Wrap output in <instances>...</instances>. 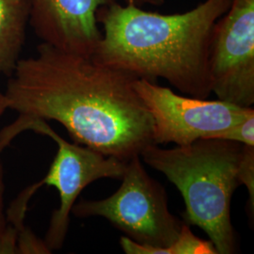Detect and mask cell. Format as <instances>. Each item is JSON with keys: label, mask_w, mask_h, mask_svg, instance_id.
I'll use <instances>...</instances> for the list:
<instances>
[{"label": "cell", "mask_w": 254, "mask_h": 254, "mask_svg": "<svg viewBox=\"0 0 254 254\" xmlns=\"http://www.w3.org/2000/svg\"><path fill=\"white\" fill-rule=\"evenodd\" d=\"M136 77L42 43L19 60L5 94L20 117L53 120L75 143L126 161L153 143V122Z\"/></svg>", "instance_id": "1"}, {"label": "cell", "mask_w": 254, "mask_h": 254, "mask_svg": "<svg viewBox=\"0 0 254 254\" xmlns=\"http://www.w3.org/2000/svg\"><path fill=\"white\" fill-rule=\"evenodd\" d=\"M232 0H204L183 13L162 14L117 0L97 13L102 38L92 60L136 78L164 79L182 94L206 99L214 27Z\"/></svg>", "instance_id": "2"}, {"label": "cell", "mask_w": 254, "mask_h": 254, "mask_svg": "<svg viewBox=\"0 0 254 254\" xmlns=\"http://www.w3.org/2000/svg\"><path fill=\"white\" fill-rule=\"evenodd\" d=\"M244 144L198 139L190 145L164 149L151 144L141 152L144 163L169 179L185 201V222L201 229L218 254H236L231 201L241 186L238 172Z\"/></svg>", "instance_id": "3"}, {"label": "cell", "mask_w": 254, "mask_h": 254, "mask_svg": "<svg viewBox=\"0 0 254 254\" xmlns=\"http://www.w3.org/2000/svg\"><path fill=\"white\" fill-rule=\"evenodd\" d=\"M117 191L106 199L82 200L72 213L77 218L102 217L136 243L172 245L185 221L169 209L166 190L146 172L140 156L128 160Z\"/></svg>", "instance_id": "4"}, {"label": "cell", "mask_w": 254, "mask_h": 254, "mask_svg": "<svg viewBox=\"0 0 254 254\" xmlns=\"http://www.w3.org/2000/svg\"><path fill=\"white\" fill-rule=\"evenodd\" d=\"M31 130L51 137L58 144L54 161L42 185L54 187L60 194V206L56 209L46 232L47 248L58 251L63 248L70 225V215L82 190L91 183L103 178L121 179L127 162L78 143L65 140L42 119L20 117L7 128L0 141V151L18 133Z\"/></svg>", "instance_id": "5"}, {"label": "cell", "mask_w": 254, "mask_h": 254, "mask_svg": "<svg viewBox=\"0 0 254 254\" xmlns=\"http://www.w3.org/2000/svg\"><path fill=\"white\" fill-rule=\"evenodd\" d=\"M134 88L151 115L153 143L156 145L186 146L198 139L217 138L254 115V108L194 98L143 78H136Z\"/></svg>", "instance_id": "6"}, {"label": "cell", "mask_w": 254, "mask_h": 254, "mask_svg": "<svg viewBox=\"0 0 254 254\" xmlns=\"http://www.w3.org/2000/svg\"><path fill=\"white\" fill-rule=\"evenodd\" d=\"M211 92L243 108L254 104V0H232L214 27L209 48Z\"/></svg>", "instance_id": "7"}, {"label": "cell", "mask_w": 254, "mask_h": 254, "mask_svg": "<svg viewBox=\"0 0 254 254\" xmlns=\"http://www.w3.org/2000/svg\"><path fill=\"white\" fill-rule=\"evenodd\" d=\"M117 0H28L29 21L43 43L91 57L102 38L100 8Z\"/></svg>", "instance_id": "8"}, {"label": "cell", "mask_w": 254, "mask_h": 254, "mask_svg": "<svg viewBox=\"0 0 254 254\" xmlns=\"http://www.w3.org/2000/svg\"><path fill=\"white\" fill-rule=\"evenodd\" d=\"M28 0H0V73L10 75L26 40Z\"/></svg>", "instance_id": "9"}, {"label": "cell", "mask_w": 254, "mask_h": 254, "mask_svg": "<svg viewBox=\"0 0 254 254\" xmlns=\"http://www.w3.org/2000/svg\"><path fill=\"white\" fill-rule=\"evenodd\" d=\"M120 245L127 254H218L210 240L195 236L186 222L176 240L168 247L157 248L139 244L125 236L121 237Z\"/></svg>", "instance_id": "10"}, {"label": "cell", "mask_w": 254, "mask_h": 254, "mask_svg": "<svg viewBox=\"0 0 254 254\" xmlns=\"http://www.w3.org/2000/svg\"><path fill=\"white\" fill-rule=\"evenodd\" d=\"M238 178L240 185L249 192V213L254 215V146H243V154L239 164Z\"/></svg>", "instance_id": "11"}, {"label": "cell", "mask_w": 254, "mask_h": 254, "mask_svg": "<svg viewBox=\"0 0 254 254\" xmlns=\"http://www.w3.org/2000/svg\"><path fill=\"white\" fill-rule=\"evenodd\" d=\"M3 169L0 163V254H17V232L6 224L3 212Z\"/></svg>", "instance_id": "12"}, {"label": "cell", "mask_w": 254, "mask_h": 254, "mask_svg": "<svg viewBox=\"0 0 254 254\" xmlns=\"http://www.w3.org/2000/svg\"><path fill=\"white\" fill-rule=\"evenodd\" d=\"M217 138L254 146V115L223 131Z\"/></svg>", "instance_id": "13"}, {"label": "cell", "mask_w": 254, "mask_h": 254, "mask_svg": "<svg viewBox=\"0 0 254 254\" xmlns=\"http://www.w3.org/2000/svg\"><path fill=\"white\" fill-rule=\"evenodd\" d=\"M120 1V0H119ZM127 4H134L138 7L144 6H161L165 3L166 0H122Z\"/></svg>", "instance_id": "14"}, {"label": "cell", "mask_w": 254, "mask_h": 254, "mask_svg": "<svg viewBox=\"0 0 254 254\" xmlns=\"http://www.w3.org/2000/svg\"><path fill=\"white\" fill-rule=\"evenodd\" d=\"M9 109V102L7 99V96L5 92L0 90V117L6 111V109Z\"/></svg>", "instance_id": "15"}]
</instances>
